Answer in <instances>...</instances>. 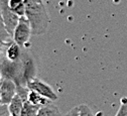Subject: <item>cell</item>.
I'll return each instance as SVG.
<instances>
[{
  "instance_id": "2",
  "label": "cell",
  "mask_w": 127,
  "mask_h": 116,
  "mask_svg": "<svg viewBox=\"0 0 127 116\" xmlns=\"http://www.w3.org/2000/svg\"><path fill=\"white\" fill-rule=\"evenodd\" d=\"M8 2H9V0H0V14L2 16L8 32L10 34L11 37H13L14 30L19 22L20 17L17 16L10 9Z\"/></svg>"
},
{
  "instance_id": "14",
  "label": "cell",
  "mask_w": 127,
  "mask_h": 116,
  "mask_svg": "<svg viewBox=\"0 0 127 116\" xmlns=\"http://www.w3.org/2000/svg\"><path fill=\"white\" fill-rule=\"evenodd\" d=\"M79 110H80L79 116H95L93 114L91 108L86 104H82V105L79 106Z\"/></svg>"
},
{
  "instance_id": "17",
  "label": "cell",
  "mask_w": 127,
  "mask_h": 116,
  "mask_svg": "<svg viewBox=\"0 0 127 116\" xmlns=\"http://www.w3.org/2000/svg\"><path fill=\"white\" fill-rule=\"evenodd\" d=\"M9 44V43H8ZM7 44H4V43H1V42H0V54H1V51H2V49H3V47L4 46H6Z\"/></svg>"
},
{
  "instance_id": "15",
  "label": "cell",
  "mask_w": 127,
  "mask_h": 116,
  "mask_svg": "<svg viewBox=\"0 0 127 116\" xmlns=\"http://www.w3.org/2000/svg\"><path fill=\"white\" fill-rule=\"evenodd\" d=\"M0 116H11L9 113L8 105H0Z\"/></svg>"
},
{
  "instance_id": "16",
  "label": "cell",
  "mask_w": 127,
  "mask_h": 116,
  "mask_svg": "<svg viewBox=\"0 0 127 116\" xmlns=\"http://www.w3.org/2000/svg\"><path fill=\"white\" fill-rule=\"evenodd\" d=\"M79 113H80V110H79V106H78V107H75V108L71 109L66 114V116H79Z\"/></svg>"
},
{
  "instance_id": "4",
  "label": "cell",
  "mask_w": 127,
  "mask_h": 116,
  "mask_svg": "<svg viewBox=\"0 0 127 116\" xmlns=\"http://www.w3.org/2000/svg\"><path fill=\"white\" fill-rule=\"evenodd\" d=\"M26 87L28 88L29 91H34L53 102L58 100V95L56 94L54 89L49 84H46V83H44L43 81L37 78H33L29 80L26 83Z\"/></svg>"
},
{
  "instance_id": "20",
  "label": "cell",
  "mask_w": 127,
  "mask_h": 116,
  "mask_svg": "<svg viewBox=\"0 0 127 116\" xmlns=\"http://www.w3.org/2000/svg\"><path fill=\"white\" fill-rule=\"evenodd\" d=\"M2 79H3V76H2V74H1V72H0V83H1V81H2Z\"/></svg>"
},
{
  "instance_id": "1",
  "label": "cell",
  "mask_w": 127,
  "mask_h": 116,
  "mask_svg": "<svg viewBox=\"0 0 127 116\" xmlns=\"http://www.w3.org/2000/svg\"><path fill=\"white\" fill-rule=\"evenodd\" d=\"M26 13L25 17L28 19L31 32L33 36H42L47 31L51 23L50 15L43 3H36L25 0Z\"/></svg>"
},
{
  "instance_id": "5",
  "label": "cell",
  "mask_w": 127,
  "mask_h": 116,
  "mask_svg": "<svg viewBox=\"0 0 127 116\" xmlns=\"http://www.w3.org/2000/svg\"><path fill=\"white\" fill-rule=\"evenodd\" d=\"M1 100L3 105H8L17 94V84L11 79L3 78L1 81Z\"/></svg>"
},
{
  "instance_id": "6",
  "label": "cell",
  "mask_w": 127,
  "mask_h": 116,
  "mask_svg": "<svg viewBox=\"0 0 127 116\" xmlns=\"http://www.w3.org/2000/svg\"><path fill=\"white\" fill-rule=\"evenodd\" d=\"M4 58L12 63H19L22 60V53H21V46H19L16 42H10L7 44L5 52H4Z\"/></svg>"
},
{
  "instance_id": "8",
  "label": "cell",
  "mask_w": 127,
  "mask_h": 116,
  "mask_svg": "<svg viewBox=\"0 0 127 116\" xmlns=\"http://www.w3.org/2000/svg\"><path fill=\"white\" fill-rule=\"evenodd\" d=\"M27 101L30 102L31 104H33L35 106H38V107H42V106H45L47 104L52 103L53 101L46 99L45 97L41 96L40 94L34 92V91H29L28 93V97H27Z\"/></svg>"
},
{
  "instance_id": "19",
  "label": "cell",
  "mask_w": 127,
  "mask_h": 116,
  "mask_svg": "<svg viewBox=\"0 0 127 116\" xmlns=\"http://www.w3.org/2000/svg\"><path fill=\"white\" fill-rule=\"evenodd\" d=\"M0 105H2V100H1V84H0Z\"/></svg>"
},
{
  "instance_id": "10",
  "label": "cell",
  "mask_w": 127,
  "mask_h": 116,
  "mask_svg": "<svg viewBox=\"0 0 127 116\" xmlns=\"http://www.w3.org/2000/svg\"><path fill=\"white\" fill-rule=\"evenodd\" d=\"M37 116H63V115L58 109V107L55 106L52 102L45 106L40 107Z\"/></svg>"
},
{
  "instance_id": "13",
  "label": "cell",
  "mask_w": 127,
  "mask_h": 116,
  "mask_svg": "<svg viewBox=\"0 0 127 116\" xmlns=\"http://www.w3.org/2000/svg\"><path fill=\"white\" fill-rule=\"evenodd\" d=\"M115 116H127V97L121 98L120 107Z\"/></svg>"
},
{
  "instance_id": "7",
  "label": "cell",
  "mask_w": 127,
  "mask_h": 116,
  "mask_svg": "<svg viewBox=\"0 0 127 116\" xmlns=\"http://www.w3.org/2000/svg\"><path fill=\"white\" fill-rule=\"evenodd\" d=\"M23 105H24V101L22 100V98L18 94H16L15 97L11 100V102L8 104L10 115L11 116H21Z\"/></svg>"
},
{
  "instance_id": "11",
  "label": "cell",
  "mask_w": 127,
  "mask_h": 116,
  "mask_svg": "<svg viewBox=\"0 0 127 116\" xmlns=\"http://www.w3.org/2000/svg\"><path fill=\"white\" fill-rule=\"evenodd\" d=\"M12 41H13V39L8 32V30L5 26V23L3 21L2 16L0 14V42L4 43V44H8Z\"/></svg>"
},
{
  "instance_id": "12",
  "label": "cell",
  "mask_w": 127,
  "mask_h": 116,
  "mask_svg": "<svg viewBox=\"0 0 127 116\" xmlns=\"http://www.w3.org/2000/svg\"><path fill=\"white\" fill-rule=\"evenodd\" d=\"M39 108L40 107L31 104L28 101H25L24 102V105H23L21 116H37L38 111H39Z\"/></svg>"
},
{
  "instance_id": "3",
  "label": "cell",
  "mask_w": 127,
  "mask_h": 116,
  "mask_svg": "<svg viewBox=\"0 0 127 116\" xmlns=\"http://www.w3.org/2000/svg\"><path fill=\"white\" fill-rule=\"evenodd\" d=\"M32 35L31 32V27L29 24L28 19L23 16V17H20L19 22L14 30V34H13V41L16 42L19 46H25V44L29 41L30 37Z\"/></svg>"
},
{
  "instance_id": "18",
  "label": "cell",
  "mask_w": 127,
  "mask_h": 116,
  "mask_svg": "<svg viewBox=\"0 0 127 116\" xmlns=\"http://www.w3.org/2000/svg\"><path fill=\"white\" fill-rule=\"evenodd\" d=\"M27 1H31V2H36V3H42V0H27Z\"/></svg>"
},
{
  "instance_id": "9",
  "label": "cell",
  "mask_w": 127,
  "mask_h": 116,
  "mask_svg": "<svg viewBox=\"0 0 127 116\" xmlns=\"http://www.w3.org/2000/svg\"><path fill=\"white\" fill-rule=\"evenodd\" d=\"M10 9L19 17H23L26 13V3L25 0H9Z\"/></svg>"
}]
</instances>
